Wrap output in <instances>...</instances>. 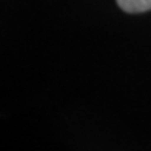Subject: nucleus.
Here are the masks:
<instances>
[{"instance_id":"1","label":"nucleus","mask_w":151,"mask_h":151,"mask_svg":"<svg viewBox=\"0 0 151 151\" xmlns=\"http://www.w3.org/2000/svg\"><path fill=\"white\" fill-rule=\"evenodd\" d=\"M120 9L129 14H137V12H145L151 9V0H116Z\"/></svg>"}]
</instances>
